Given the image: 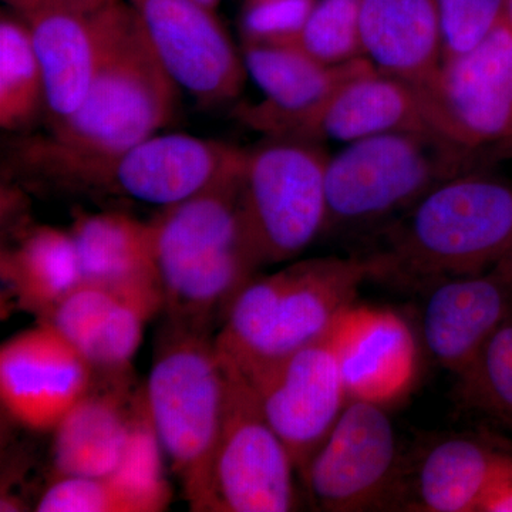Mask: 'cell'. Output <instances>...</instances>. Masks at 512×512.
I'll return each mask as SVG.
<instances>
[{
    "label": "cell",
    "mask_w": 512,
    "mask_h": 512,
    "mask_svg": "<svg viewBox=\"0 0 512 512\" xmlns=\"http://www.w3.org/2000/svg\"><path fill=\"white\" fill-rule=\"evenodd\" d=\"M372 279L365 255L320 256L254 278L238 293L215 340L222 362L245 377L328 335Z\"/></svg>",
    "instance_id": "obj_3"
},
{
    "label": "cell",
    "mask_w": 512,
    "mask_h": 512,
    "mask_svg": "<svg viewBox=\"0 0 512 512\" xmlns=\"http://www.w3.org/2000/svg\"><path fill=\"white\" fill-rule=\"evenodd\" d=\"M79 6L86 10H97L104 8V6L113 5V3L120 2V0H76Z\"/></svg>",
    "instance_id": "obj_37"
},
{
    "label": "cell",
    "mask_w": 512,
    "mask_h": 512,
    "mask_svg": "<svg viewBox=\"0 0 512 512\" xmlns=\"http://www.w3.org/2000/svg\"><path fill=\"white\" fill-rule=\"evenodd\" d=\"M45 107V82L25 19L0 20V126L18 130Z\"/></svg>",
    "instance_id": "obj_26"
},
{
    "label": "cell",
    "mask_w": 512,
    "mask_h": 512,
    "mask_svg": "<svg viewBox=\"0 0 512 512\" xmlns=\"http://www.w3.org/2000/svg\"><path fill=\"white\" fill-rule=\"evenodd\" d=\"M222 366L224 419L200 512L296 510V468L288 448L266 419L247 377L228 363Z\"/></svg>",
    "instance_id": "obj_8"
},
{
    "label": "cell",
    "mask_w": 512,
    "mask_h": 512,
    "mask_svg": "<svg viewBox=\"0 0 512 512\" xmlns=\"http://www.w3.org/2000/svg\"><path fill=\"white\" fill-rule=\"evenodd\" d=\"M505 453L463 436L440 441L421 460L413 510L478 512Z\"/></svg>",
    "instance_id": "obj_24"
},
{
    "label": "cell",
    "mask_w": 512,
    "mask_h": 512,
    "mask_svg": "<svg viewBox=\"0 0 512 512\" xmlns=\"http://www.w3.org/2000/svg\"><path fill=\"white\" fill-rule=\"evenodd\" d=\"M5 2L18 13L20 18L25 20L32 18L40 10L57 5V3H73V5L79 6L76 0H5ZM79 8H82V6H79Z\"/></svg>",
    "instance_id": "obj_35"
},
{
    "label": "cell",
    "mask_w": 512,
    "mask_h": 512,
    "mask_svg": "<svg viewBox=\"0 0 512 512\" xmlns=\"http://www.w3.org/2000/svg\"><path fill=\"white\" fill-rule=\"evenodd\" d=\"M121 400L120 389L90 390L56 427L53 461L60 476L109 477L119 467L131 413Z\"/></svg>",
    "instance_id": "obj_23"
},
{
    "label": "cell",
    "mask_w": 512,
    "mask_h": 512,
    "mask_svg": "<svg viewBox=\"0 0 512 512\" xmlns=\"http://www.w3.org/2000/svg\"><path fill=\"white\" fill-rule=\"evenodd\" d=\"M403 130H434L423 93L414 84L372 67L340 84L319 106L291 121L275 138L350 144Z\"/></svg>",
    "instance_id": "obj_15"
},
{
    "label": "cell",
    "mask_w": 512,
    "mask_h": 512,
    "mask_svg": "<svg viewBox=\"0 0 512 512\" xmlns=\"http://www.w3.org/2000/svg\"><path fill=\"white\" fill-rule=\"evenodd\" d=\"M245 69L265 99L245 104L238 119L268 137L319 106L333 90L356 74L372 69L366 57L328 66L295 45L242 43Z\"/></svg>",
    "instance_id": "obj_18"
},
{
    "label": "cell",
    "mask_w": 512,
    "mask_h": 512,
    "mask_svg": "<svg viewBox=\"0 0 512 512\" xmlns=\"http://www.w3.org/2000/svg\"><path fill=\"white\" fill-rule=\"evenodd\" d=\"M333 346L349 400L377 404L404 396L417 373V345L402 316L352 305L336 320Z\"/></svg>",
    "instance_id": "obj_17"
},
{
    "label": "cell",
    "mask_w": 512,
    "mask_h": 512,
    "mask_svg": "<svg viewBox=\"0 0 512 512\" xmlns=\"http://www.w3.org/2000/svg\"><path fill=\"white\" fill-rule=\"evenodd\" d=\"M177 84L165 72L136 10L117 2L103 56L79 110L43 137L57 150L111 157L156 136L173 116Z\"/></svg>",
    "instance_id": "obj_4"
},
{
    "label": "cell",
    "mask_w": 512,
    "mask_h": 512,
    "mask_svg": "<svg viewBox=\"0 0 512 512\" xmlns=\"http://www.w3.org/2000/svg\"><path fill=\"white\" fill-rule=\"evenodd\" d=\"M161 64L200 103L235 99L247 69L214 10L195 0H130Z\"/></svg>",
    "instance_id": "obj_13"
},
{
    "label": "cell",
    "mask_w": 512,
    "mask_h": 512,
    "mask_svg": "<svg viewBox=\"0 0 512 512\" xmlns=\"http://www.w3.org/2000/svg\"><path fill=\"white\" fill-rule=\"evenodd\" d=\"M116 3L97 10L57 3L26 20L43 73L45 109L52 126L73 116L86 99Z\"/></svg>",
    "instance_id": "obj_16"
},
{
    "label": "cell",
    "mask_w": 512,
    "mask_h": 512,
    "mask_svg": "<svg viewBox=\"0 0 512 512\" xmlns=\"http://www.w3.org/2000/svg\"><path fill=\"white\" fill-rule=\"evenodd\" d=\"M316 3L318 0H248L239 19L242 43L295 42Z\"/></svg>",
    "instance_id": "obj_32"
},
{
    "label": "cell",
    "mask_w": 512,
    "mask_h": 512,
    "mask_svg": "<svg viewBox=\"0 0 512 512\" xmlns=\"http://www.w3.org/2000/svg\"><path fill=\"white\" fill-rule=\"evenodd\" d=\"M505 16L512 23V0H507V8H505Z\"/></svg>",
    "instance_id": "obj_39"
},
{
    "label": "cell",
    "mask_w": 512,
    "mask_h": 512,
    "mask_svg": "<svg viewBox=\"0 0 512 512\" xmlns=\"http://www.w3.org/2000/svg\"><path fill=\"white\" fill-rule=\"evenodd\" d=\"M39 512H138L107 477L60 476L36 505Z\"/></svg>",
    "instance_id": "obj_33"
},
{
    "label": "cell",
    "mask_w": 512,
    "mask_h": 512,
    "mask_svg": "<svg viewBox=\"0 0 512 512\" xmlns=\"http://www.w3.org/2000/svg\"><path fill=\"white\" fill-rule=\"evenodd\" d=\"M421 93L434 130L484 150L512 143V23L507 16L473 50L444 60Z\"/></svg>",
    "instance_id": "obj_11"
},
{
    "label": "cell",
    "mask_w": 512,
    "mask_h": 512,
    "mask_svg": "<svg viewBox=\"0 0 512 512\" xmlns=\"http://www.w3.org/2000/svg\"><path fill=\"white\" fill-rule=\"evenodd\" d=\"M86 357L52 325L40 323L0 350V397L6 412L30 430H55L92 390Z\"/></svg>",
    "instance_id": "obj_14"
},
{
    "label": "cell",
    "mask_w": 512,
    "mask_h": 512,
    "mask_svg": "<svg viewBox=\"0 0 512 512\" xmlns=\"http://www.w3.org/2000/svg\"><path fill=\"white\" fill-rule=\"evenodd\" d=\"M484 148L436 130H403L346 144L326 167L325 231L383 227L424 195L480 165Z\"/></svg>",
    "instance_id": "obj_5"
},
{
    "label": "cell",
    "mask_w": 512,
    "mask_h": 512,
    "mask_svg": "<svg viewBox=\"0 0 512 512\" xmlns=\"http://www.w3.org/2000/svg\"><path fill=\"white\" fill-rule=\"evenodd\" d=\"M437 5L444 62L480 45L504 18L507 0H437Z\"/></svg>",
    "instance_id": "obj_30"
},
{
    "label": "cell",
    "mask_w": 512,
    "mask_h": 512,
    "mask_svg": "<svg viewBox=\"0 0 512 512\" xmlns=\"http://www.w3.org/2000/svg\"><path fill=\"white\" fill-rule=\"evenodd\" d=\"M512 249V183L483 165L377 229L372 279L427 288L493 269Z\"/></svg>",
    "instance_id": "obj_1"
},
{
    "label": "cell",
    "mask_w": 512,
    "mask_h": 512,
    "mask_svg": "<svg viewBox=\"0 0 512 512\" xmlns=\"http://www.w3.org/2000/svg\"><path fill=\"white\" fill-rule=\"evenodd\" d=\"M360 43L377 72L427 89L443 64L437 0H360Z\"/></svg>",
    "instance_id": "obj_20"
},
{
    "label": "cell",
    "mask_w": 512,
    "mask_h": 512,
    "mask_svg": "<svg viewBox=\"0 0 512 512\" xmlns=\"http://www.w3.org/2000/svg\"><path fill=\"white\" fill-rule=\"evenodd\" d=\"M247 379L302 476L349 402L330 332Z\"/></svg>",
    "instance_id": "obj_12"
},
{
    "label": "cell",
    "mask_w": 512,
    "mask_h": 512,
    "mask_svg": "<svg viewBox=\"0 0 512 512\" xmlns=\"http://www.w3.org/2000/svg\"><path fill=\"white\" fill-rule=\"evenodd\" d=\"M195 2L200 3V5L205 6V8L215 10L220 0H195Z\"/></svg>",
    "instance_id": "obj_38"
},
{
    "label": "cell",
    "mask_w": 512,
    "mask_h": 512,
    "mask_svg": "<svg viewBox=\"0 0 512 512\" xmlns=\"http://www.w3.org/2000/svg\"><path fill=\"white\" fill-rule=\"evenodd\" d=\"M457 379L463 404L512 430V313Z\"/></svg>",
    "instance_id": "obj_28"
},
{
    "label": "cell",
    "mask_w": 512,
    "mask_h": 512,
    "mask_svg": "<svg viewBox=\"0 0 512 512\" xmlns=\"http://www.w3.org/2000/svg\"><path fill=\"white\" fill-rule=\"evenodd\" d=\"M478 512H512V453H505Z\"/></svg>",
    "instance_id": "obj_34"
},
{
    "label": "cell",
    "mask_w": 512,
    "mask_h": 512,
    "mask_svg": "<svg viewBox=\"0 0 512 512\" xmlns=\"http://www.w3.org/2000/svg\"><path fill=\"white\" fill-rule=\"evenodd\" d=\"M161 286L141 284L119 288L116 302L83 356L94 372L123 380L143 339L148 320L163 311Z\"/></svg>",
    "instance_id": "obj_25"
},
{
    "label": "cell",
    "mask_w": 512,
    "mask_h": 512,
    "mask_svg": "<svg viewBox=\"0 0 512 512\" xmlns=\"http://www.w3.org/2000/svg\"><path fill=\"white\" fill-rule=\"evenodd\" d=\"M423 340L431 357L458 376L512 313V288L494 269L430 286Z\"/></svg>",
    "instance_id": "obj_19"
},
{
    "label": "cell",
    "mask_w": 512,
    "mask_h": 512,
    "mask_svg": "<svg viewBox=\"0 0 512 512\" xmlns=\"http://www.w3.org/2000/svg\"><path fill=\"white\" fill-rule=\"evenodd\" d=\"M289 45L328 66L363 57L360 0H318L301 35Z\"/></svg>",
    "instance_id": "obj_29"
},
{
    "label": "cell",
    "mask_w": 512,
    "mask_h": 512,
    "mask_svg": "<svg viewBox=\"0 0 512 512\" xmlns=\"http://www.w3.org/2000/svg\"><path fill=\"white\" fill-rule=\"evenodd\" d=\"M397 464L396 431L382 404L349 400L301 478L319 510H382L399 487Z\"/></svg>",
    "instance_id": "obj_10"
},
{
    "label": "cell",
    "mask_w": 512,
    "mask_h": 512,
    "mask_svg": "<svg viewBox=\"0 0 512 512\" xmlns=\"http://www.w3.org/2000/svg\"><path fill=\"white\" fill-rule=\"evenodd\" d=\"M328 161L319 141L303 138L245 150L239 202L261 268L296 258L325 232Z\"/></svg>",
    "instance_id": "obj_7"
},
{
    "label": "cell",
    "mask_w": 512,
    "mask_h": 512,
    "mask_svg": "<svg viewBox=\"0 0 512 512\" xmlns=\"http://www.w3.org/2000/svg\"><path fill=\"white\" fill-rule=\"evenodd\" d=\"M160 440L151 423L146 396L137 400L131 412L130 431L119 467L109 480L137 505L138 512L167 508L170 490L163 474Z\"/></svg>",
    "instance_id": "obj_27"
},
{
    "label": "cell",
    "mask_w": 512,
    "mask_h": 512,
    "mask_svg": "<svg viewBox=\"0 0 512 512\" xmlns=\"http://www.w3.org/2000/svg\"><path fill=\"white\" fill-rule=\"evenodd\" d=\"M493 269L512 288V249Z\"/></svg>",
    "instance_id": "obj_36"
},
{
    "label": "cell",
    "mask_w": 512,
    "mask_h": 512,
    "mask_svg": "<svg viewBox=\"0 0 512 512\" xmlns=\"http://www.w3.org/2000/svg\"><path fill=\"white\" fill-rule=\"evenodd\" d=\"M82 282L109 288L158 284L151 222L121 212H82L70 229Z\"/></svg>",
    "instance_id": "obj_21"
},
{
    "label": "cell",
    "mask_w": 512,
    "mask_h": 512,
    "mask_svg": "<svg viewBox=\"0 0 512 512\" xmlns=\"http://www.w3.org/2000/svg\"><path fill=\"white\" fill-rule=\"evenodd\" d=\"M2 279L20 308L45 320L82 284L72 232L47 225L29 228L15 247L3 252Z\"/></svg>",
    "instance_id": "obj_22"
},
{
    "label": "cell",
    "mask_w": 512,
    "mask_h": 512,
    "mask_svg": "<svg viewBox=\"0 0 512 512\" xmlns=\"http://www.w3.org/2000/svg\"><path fill=\"white\" fill-rule=\"evenodd\" d=\"M244 151L188 134H156L117 156L63 154L57 177L73 190L106 191L165 208L234 170Z\"/></svg>",
    "instance_id": "obj_9"
},
{
    "label": "cell",
    "mask_w": 512,
    "mask_h": 512,
    "mask_svg": "<svg viewBox=\"0 0 512 512\" xmlns=\"http://www.w3.org/2000/svg\"><path fill=\"white\" fill-rule=\"evenodd\" d=\"M245 156V153H244ZM241 163L151 222L167 320L211 332L261 268L242 220Z\"/></svg>",
    "instance_id": "obj_2"
},
{
    "label": "cell",
    "mask_w": 512,
    "mask_h": 512,
    "mask_svg": "<svg viewBox=\"0 0 512 512\" xmlns=\"http://www.w3.org/2000/svg\"><path fill=\"white\" fill-rule=\"evenodd\" d=\"M119 289L82 282L57 303L47 322L82 353L113 308Z\"/></svg>",
    "instance_id": "obj_31"
},
{
    "label": "cell",
    "mask_w": 512,
    "mask_h": 512,
    "mask_svg": "<svg viewBox=\"0 0 512 512\" xmlns=\"http://www.w3.org/2000/svg\"><path fill=\"white\" fill-rule=\"evenodd\" d=\"M225 392V370L210 332L167 320L144 396L192 511L200 512L207 491Z\"/></svg>",
    "instance_id": "obj_6"
}]
</instances>
